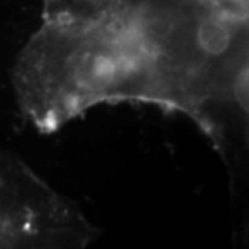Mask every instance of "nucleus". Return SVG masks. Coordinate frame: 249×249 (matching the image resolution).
Returning <instances> with one entry per match:
<instances>
[{
    "label": "nucleus",
    "instance_id": "1",
    "mask_svg": "<svg viewBox=\"0 0 249 249\" xmlns=\"http://www.w3.org/2000/svg\"><path fill=\"white\" fill-rule=\"evenodd\" d=\"M11 83L40 133L101 104L142 103L190 118L224 154L213 109L248 111V11L227 0H127L86 21H42Z\"/></svg>",
    "mask_w": 249,
    "mask_h": 249
},
{
    "label": "nucleus",
    "instance_id": "2",
    "mask_svg": "<svg viewBox=\"0 0 249 249\" xmlns=\"http://www.w3.org/2000/svg\"><path fill=\"white\" fill-rule=\"evenodd\" d=\"M100 229L27 163L0 152V249H82Z\"/></svg>",
    "mask_w": 249,
    "mask_h": 249
}]
</instances>
